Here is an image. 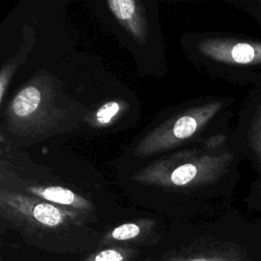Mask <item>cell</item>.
<instances>
[{"mask_svg":"<svg viewBox=\"0 0 261 261\" xmlns=\"http://www.w3.org/2000/svg\"><path fill=\"white\" fill-rule=\"evenodd\" d=\"M2 217L31 247L54 254H86L98 248L102 233L89 225V213L48 202L2 198Z\"/></svg>","mask_w":261,"mask_h":261,"instance_id":"obj_1","label":"cell"},{"mask_svg":"<svg viewBox=\"0 0 261 261\" xmlns=\"http://www.w3.org/2000/svg\"><path fill=\"white\" fill-rule=\"evenodd\" d=\"M206 54L217 62L261 76V42L247 40H214L206 45Z\"/></svg>","mask_w":261,"mask_h":261,"instance_id":"obj_2","label":"cell"},{"mask_svg":"<svg viewBox=\"0 0 261 261\" xmlns=\"http://www.w3.org/2000/svg\"><path fill=\"white\" fill-rule=\"evenodd\" d=\"M137 261H252L231 244L200 239L189 245L173 248L156 257L140 258Z\"/></svg>","mask_w":261,"mask_h":261,"instance_id":"obj_3","label":"cell"},{"mask_svg":"<svg viewBox=\"0 0 261 261\" xmlns=\"http://www.w3.org/2000/svg\"><path fill=\"white\" fill-rule=\"evenodd\" d=\"M155 227L156 223L151 219L121 223L102 233L98 248L110 245H126L137 248L139 246L156 245L160 242L161 236Z\"/></svg>","mask_w":261,"mask_h":261,"instance_id":"obj_4","label":"cell"},{"mask_svg":"<svg viewBox=\"0 0 261 261\" xmlns=\"http://www.w3.org/2000/svg\"><path fill=\"white\" fill-rule=\"evenodd\" d=\"M32 194L35 196L45 200L48 203L71 209L76 210L85 213H89L91 209L90 203L75 195L68 189L61 188V187H43L37 188L33 187L29 189Z\"/></svg>","mask_w":261,"mask_h":261,"instance_id":"obj_5","label":"cell"},{"mask_svg":"<svg viewBox=\"0 0 261 261\" xmlns=\"http://www.w3.org/2000/svg\"><path fill=\"white\" fill-rule=\"evenodd\" d=\"M216 109L217 105H213L203 111L198 112L197 114L180 116L173 123L172 127H170L169 133L165 136V144L191 137L194 133H196L198 127L216 111Z\"/></svg>","mask_w":261,"mask_h":261,"instance_id":"obj_6","label":"cell"},{"mask_svg":"<svg viewBox=\"0 0 261 261\" xmlns=\"http://www.w3.org/2000/svg\"><path fill=\"white\" fill-rule=\"evenodd\" d=\"M139 248L126 245H110L88 252L79 261H137L140 259Z\"/></svg>","mask_w":261,"mask_h":261,"instance_id":"obj_7","label":"cell"},{"mask_svg":"<svg viewBox=\"0 0 261 261\" xmlns=\"http://www.w3.org/2000/svg\"><path fill=\"white\" fill-rule=\"evenodd\" d=\"M41 97V93L36 87H25L16 95L12 102L13 113L20 117L31 115L39 107Z\"/></svg>","mask_w":261,"mask_h":261,"instance_id":"obj_8","label":"cell"},{"mask_svg":"<svg viewBox=\"0 0 261 261\" xmlns=\"http://www.w3.org/2000/svg\"><path fill=\"white\" fill-rule=\"evenodd\" d=\"M199 173V165L194 163H185L172 170L169 175V181L175 187H184L196 180Z\"/></svg>","mask_w":261,"mask_h":261,"instance_id":"obj_9","label":"cell"},{"mask_svg":"<svg viewBox=\"0 0 261 261\" xmlns=\"http://www.w3.org/2000/svg\"><path fill=\"white\" fill-rule=\"evenodd\" d=\"M249 142L261 169V108L253 116L249 132Z\"/></svg>","mask_w":261,"mask_h":261,"instance_id":"obj_10","label":"cell"},{"mask_svg":"<svg viewBox=\"0 0 261 261\" xmlns=\"http://www.w3.org/2000/svg\"><path fill=\"white\" fill-rule=\"evenodd\" d=\"M119 110V105L115 101H110L105 103L103 106L99 108V110L96 113V118L97 121L101 124L108 123L111 118L118 112Z\"/></svg>","mask_w":261,"mask_h":261,"instance_id":"obj_11","label":"cell"}]
</instances>
